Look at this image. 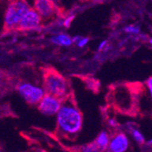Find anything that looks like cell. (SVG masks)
Returning a JSON list of instances; mask_svg holds the SVG:
<instances>
[{"instance_id":"d6986e66","label":"cell","mask_w":152,"mask_h":152,"mask_svg":"<svg viewBox=\"0 0 152 152\" xmlns=\"http://www.w3.org/2000/svg\"><path fill=\"white\" fill-rule=\"evenodd\" d=\"M2 85H3V74L0 70V88H2Z\"/></svg>"},{"instance_id":"52a82bcc","label":"cell","mask_w":152,"mask_h":152,"mask_svg":"<svg viewBox=\"0 0 152 152\" xmlns=\"http://www.w3.org/2000/svg\"><path fill=\"white\" fill-rule=\"evenodd\" d=\"M129 140L124 133H118L109 140L107 150L112 152H124L129 148Z\"/></svg>"},{"instance_id":"ffe728a7","label":"cell","mask_w":152,"mask_h":152,"mask_svg":"<svg viewBox=\"0 0 152 152\" xmlns=\"http://www.w3.org/2000/svg\"><path fill=\"white\" fill-rule=\"evenodd\" d=\"M94 1H96V2H100V1H102V0H94Z\"/></svg>"},{"instance_id":"9c48e42d","label":"cell","mask_w":152,"mask_h":152,"mask_svg":"<svg viewBox=\"0 0 152 152\" xmlns=\"http://www.w3.org/2000/svg\"><path fill=\"white\" fill-rule=\"evenodd\" d=\"M51 42L61 47H69L72 45V37L66 34H58L51 37Z\"/></svg>"},{"instance_id":"6da1fadb","label":"cell","mask_w":152,"mask_h":152,"mask_svg":"<svg viewBox=\"0 0 152 152\" xmlns=\"http://www.w3.org/2000/svg\"><path fill=\"white\" fill-rule=\"evenodd\" d=\"M57 115V126L60 133L66 136L77 135L83 125V116L77 105L69 99H63Z\"/></svg>"},{"instance_id":"ac0fdd59","label":"cell","mask_w":152,"mask_h":152,"mask_svg":"<svg viewBox=\"0 0 152 152\" xmlns=\"http://www.w3.org/2000/svg\"><path fill=\"white\" fill-rule=\"evenodd\" d=\"M106 44H107V41H102V42L100 43V45H99V51H101L102 48L106 46Z\"/></svg>"},{"instance_id":"5b68a950","label":"cell","mask_w":152,"mask_h":152,"mask_svg":"<svg viewBox=\"0 0 152 152\" xmlns=\"http://www.w3.org/2000/svg\"><path fill=\"white\" fill-rule=\"evenodd\" d=\"M64 99H59L58 96L45 93L43 98L37 104V108L43 115L54 116L58 111Z\"/></svg>"},{"instance_id":"8fae6325","label":"cell","mask_w":152,"mask_h":152,"mask_svg":"<svg viewBox=\"0 0 152 152\" xmlns=\"http://www.w3.org/2000/svg\"><path fill=\"white\" fill-rule=\"evenodd\" d=\"M131 133H132V136L134 137L135 141L140 144V145H142L144 142H145V139H144V136L142 135L141 132H140L137 129H131Z\"/></svg>"},{"instance_id":"4fadbf2b","label":"cell","mask_w":152,"mask_h":152,"mask_svg":"<svg viewBox=\"0 0 152 152\" xmlns=\"http://www.w3.org/2000/svg\"><path fill=\"white\" fill-rule=\"evenodd\" d=\"M125 31L127 33H130V34H137L140 32V27L134 26H129L125 28Z\"/></svg>"},{"instance_id":"3957f363","label":"cell","mask_w":152,"mask_h":152,"mask_svg":"<svg viewBox=\"0 0 152 152\" xmlns=\"http://www.w3.org/2000/svg\"><path fill=\"white\" fill-rule=\"evenodd\" d=\"M30 7L25 0H14L11 2L5 13L4 27L6 29L17 28L20 19Z\"/></svg>"},{"instance_id":"277c9868","label":"cell","mask_w":152,"mask_h":152,"mask_svg":"<svg viewBox=\"0 0 152 152\" xmlns=\"http://www.w3.org/2000/svg\"><path fill=\"white\" fill-rule=\"evenodd\" d=\"M18 91L23 99L32 106L37 105L46 93L44 88L27 82L20 83L18 86Z\"/></svg>"},{"instance_id":"7a4b0ae2","label":"cell","mask_w":152,"mask_h":152,"mask_svg":"<svg viewBox=\"0 0 152 152\" xmlns=\"http://www.w3.org/2000/svg\"><path fill=\"white\" fill-rule=\"evenodd\" d=\"M44 89L46 93L65 99L68 95V84L66 78L55 69L45 70L44 73Z\"/></svg>"},{"instance_id":"9a60e30c","label":"cell","mask_w":152,"mask_h":152,"mask_svg":"<svg viewBox=\"0 0 152 152\" xmlns=\"http://www.w3.org/2000/svg\"><path fill=\"white\" fill-rule=\"evenodd\" d=\"M74 18H75V16H69V17L66 18V19H65L64 22H63V26H64L65 27H69Z\"/></svg>"},{"instance_id":"e0dca14e","label":"cell","mask_w":152,"mask_h":152,"mask_svg":"<svg viewBox=\"0 0 152 152\" xmlns=\"http://www.w3.org/2000/svg\"><path fill=\"white\" fill-rule=\"evenodd\" d=\"M146 85H147V87H148V90L151 94V91H152V78H151V77L148 78V80H147Z\"/></svg>"},{"instance_id":"7c38bea8","label":"cell","mask_w":152,"mask_h":152,"mask_svg":"<svg viewBox=\"0 0 152 152\" xmlns=\"http://www.w3.org/2000/svg\"><path fill=\"white\" fill-rule=\"evenodd\" d=\"M82 150L83 151H99V149H98V148H96V144L93 142V143H90V144H88V145H86V146H84L83 147V148H82Z\"/></svg>"},{"instance_id":"5bb4252c","label":"cell","mask_w":152,"mask_h":152,"mask_svg":"<svg viewBox=\"0 0 152 152\" xmlns=\"http://www.w3.org/2000/svg\"><path fill=\"white\" fill-rule=\"evenodd\" d=\"M88 41H89V38L88 37H80V39L77 42V45L78 48H83V47H85L88 43Z\"/></svg>"},{"instance_id":"2e32d148","label":"cell","mask_w":152,"mask_h":152,"mask_svg":"<svg viewBox=\"0 0 152 152\" xmlns=\"http://www.w3.org/2000/svg\"><path fill=\"white\" fill-rule=\"evenodd\" d=\"M50 2L57 7V9H58L61 6V0H50Z\"/></svg>"},{"instance_id":"ba28073f","label":"cell","mask_w":152,"mask_h":152,"mask_svg":"<svg viewBox=\"0 0 152 152\" xmlns=\"http://www.w3.org/2000/svg\"><path fill=\"white\" fill-rule=\"evenodd\" d=\"M34 4L35 10L44 18H51L57 10V7L50 2V0H34Z\"/></svg>"},{"instance_id":"30bf717a","label":"cell","mask_w":152,"mask_h":152,"mask_svg":"<svg viewBox=\"0 0 152 152\" xmlns=\"http://www.w3.org/2000/svg\"><path fill=\"white\" fill-rule=\"evenodd\" d=\"M109 140H110L109 135L106 131H102L98 137H96V139L94 143L96 144V148H98L99 151H100V150H107L108 143H109Z\"/></svg>"},{"instance_id":"8992f818","label":"cell","mask_w":152,"mask_h":152,"mask_svg":"<svg viewBox=\"0 0 152 152\" xmlns=\"http://www.w3.org/2000/svg\"><path fill=\"white\" fill-rule=\"evenodd\" d=\"M41 20H42V18L40 17L39 14L35 9L29 8L20 19L17 28L24 31L36 30L41 25Z\"/></svg>"}]
</instances>
